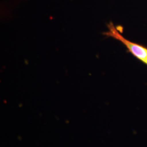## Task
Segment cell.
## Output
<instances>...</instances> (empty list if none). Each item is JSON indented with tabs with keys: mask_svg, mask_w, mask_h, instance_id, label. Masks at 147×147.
<instances>
[{
	"mask_svg": "<svg viewBox=\"0 0 147 147\" xmlns=\"http://www.w3.org/2000/svg\"><path fill=\"white\" fill-rule=\"evenodd\" d=\"M107 27L108 31L104 33V35L121 42L133 56L147 65V47L126 39L121 34L112 22L109 23Z\"/></svg>",
	"mask_w": 147,
	"mask_h": 147,
	"instance_id": "cell-1",
	"label": "cell"
}]
</instances>
